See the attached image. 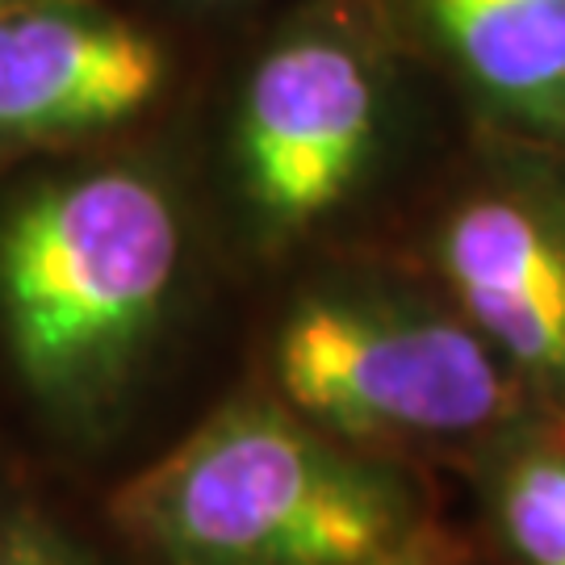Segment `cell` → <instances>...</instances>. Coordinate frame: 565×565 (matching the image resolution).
<instances>
[{"mask_svg": "<svg viewBox=\"0 0 565 565\" xmlns=\"http://www.w3.org/2000/svg\"><path fill=\"white\" fill-rule=\"evenodd\" d=\"M160 565H352L415 524L406 490L268 403H231L114 494Z\"/></svg>", "mask_w": 565, "mask_h": 565, "instance_id": "cell-1", "label": "cell"}, {"mask_svg": "<svg viewBox=\"0 0 565 565\" xmlns=\"http://www.w3.org/2000/svg\"><path fill=\"white\" fill-rule=\"evenodd\" d=\"M181 252L172 198L130 168L25 198L0 231V315L25 382L72 406L114 394L172 298Z\"/></svg>", "mask_w": 565, "mask_h": 565, "instance_id": "cell-2", "label": "cell"}, {"mask_svg": "<svg viewBox=\"0 0 565 565\" xmlns=\"http://www.w3.org/2000/svg\"><path fill=\"white\" fill-rule=\"evenodd\" d=\"M511 364L469 323L310 298L277 335L294 411L340 436H469L511 415Z\"/></svg>", "mask_w": 565, "mask_h": 565, "instance_id": "cell-3", "label": "cell"}, {"mask_svg": "<svg viewBox=\"0 0 565 565\" xmlns=\"http://www.w3.org/2000/svg\"><path fill=\"white\" fill-rule=\"evenodd\" d=\"M382 84L356 42L310 30L277 42L239 97L235 151L247 202L277 235L327 218L382 135Z\"/></svg>", "mask_w": 565, "mask_h": 565, "instance_id": "cell-4", "label": "cell"}, {"mask_svg": "<svg viewBox=\"0 0 565 565\" xmlns=\"http://www.w3.org/2000/svg\"><path fill=\"white\" fill-rule=\"evenodd\" d=\"M436 260L465 323L511 369L565 398V202L478 193L440 226Z\"/></svg>", "mask_w": 565, "mask_h": 565, "instance_id": "cell-5", "label": "cell"}, {"mask_svg": "<svg viewBox=\"0 0 565 565\" xmlns=\"http://www.w3.org/2000/svg\"><path fill=\"white\" fill-rule=\"evenodd\" d=\"M163 81V46L130 21L67 4L0 13V135L105 130L142 114Z\"/></svg>", "mask_w": 565, "mask_h": 565, "instance_id": "cell-6", "label": "cell"}, {"mask_svg": "<svg viewBox=\"0 0 565 565\" xmlns=\"http://www.w3.org/2000/svg\"><path fill=\"white\" fill-rule=\"evenodd\" d=\"M415 9L499 118L565 147V0H415Z\"/></svg>", "mask_w": 565, "mask_h": 565, "instance_id": "cell-7", "label": "cell"}, {"mask_svg": "<svg viewBox=\"0 0 565 565\" xmlns=\"http://www.w3.org/2000/svg\"><path fill=\"white\" fill-rule=\"evenodd\" d=\"M494 515L524 565H565V445L527 448L507 465Z\"/></svg>", "mask_w": 565, "mask_h": 565, "instance_id": "cell-8", "label": "cell"}, {"mask_svg": "<svg viewBox=\"0 0 565 565\" xmlns=\"http://www.w3.org/2000/svg\"><path fill=\"white\" fill-rule=\"evenodd\" d=\"M352 565H473V553L457 532L431 524V520H415L398 541H390L373 557Z\"/></svg>", "mask_w": 565, "mask_h": 565, "instance_id": "cell-9", "label": "cell"}, {"mask_svg": "<svg viewBox=\"0 0 565 565\" xmlns=\"http://www.w3.org/2000/svg\"><path fill=\"white\" fill-rule=\"evenodd\" d=\"M0 565H81V562L46 527L9 524L0 532Z\"/></svg>", "mask_w": 565, "mask_h": 565, "instance_id": "cell-10", "label": "cell"}, {"mask_svg": "<svg viewBox=\"0 0 565 565\" xmlns=\"http://www.w3.org/2000/svg\"><path fill=\"white\" fill-rule=\"evenodd\" d=\"M13 4H18V0H0V13H4V9H13Z\"/></svg>", "mask_w": 565, "mask_h": 565, "instance_id": "cell-11", "label": "cell"}]
</instances>
